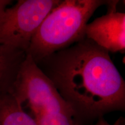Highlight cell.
Here are the masks:
<instances>
[{"label": "cell", "instance_id": "6da1fadb", "mask_svg": "<svg viewBox=\"0 0 125 125\" xmlns=\"http://www.w3.org/2000/svg\"><path fill=\"white\" fill-rule=\"evenodd\" d=\"M80 120L125 108V81L109 52L85 38L36 62Z\"/></svg>", "mask_w": 125, "mask_h": 125}, {"label": "cell", "instance_id": "7a4b0ae2", "mask_svg": "<svg viewBox=\"0 0 125 125\" xmlns=\"http://www.w3.org/2000/svg\"><path fill=\"white\" fill-rule=\"evenodd\" d=\"M104 0H61L35 32L26 54L37 62L85 38V27Z\"/></svg>", "mask_w": 125, "mask_h": 125}, {"label": "cell", "instance_id": "3957f363", "mask_svg": "<svg viewBox=\"0 0 125 125\" xmlns=\"http://www.w3.org/2000/svg\"><path fill=\"white\" fill-rule=\"evenodd\" d=\"M12 93L32 117L52 110L73 111L29 54L23 61Z\"/></svg>", "mask_w": 125, "mask_h": 125}, {"label": "cell", "instance_id": "277c9868", "mask_svg": "<svg viewBox=\"0 0 125 125\" xmlns=\"http://www.w3.org/2000/svg\"><path fill=\"white\" fill-rule=\"evenodd\" d=\"M61 0H19L0 16V44L27 52L45 17Z\"/></svg>", "mask_w": 125, "mask_h": 125}, {"label": "cell", "instance_id": "5b68a950", "mask_svg": "<svg viewBox=\"0 0 125 125\" xmlns=\"http://www.w3.org/2000/svg\"><path fill=\"white\" fill-rule=\"evenodd\" d=\"M118 1H109L108 12L85 27V38L108 52L125 53V13L117 12Z\"/></svg>", "mask_w": 125, "mask_h": 125}, {"label": "cell", "instance_id": "8992f818", "mask_svg": "<svg viewBox=\"0 0 125 125\" xmlns=\"http://www.w3.org/2000/svg\"><path fill=\"white\" fill-rule=\"evenodd\" d=\"M26 53L0 44V94L12 93L14 83Z\"/></svg>", "mask_w": 125, "mask_h": 125}, {"label": "cell", "instance_id": "52a82bcc", "mask_svg": "<svg viewBox=\"0 0 125 125\" xmlns=\"http://www.w3.org/2000/svg\"><path fill=\"white\" fill-rule=\"evenodd\" d=\"M0 125H37L12 93L0 94Z\"/></svg>", "mask_w": 125, "mask_h": 125}, {"label": "cell", "instance_id": "ba28073f", "mask_svg": "<svg viewBox=\"0 0 125 125\" xmlns=\"http://www.w3.org/2000/svg\"><path fill=\"white\" fill-rule=\"evenodd\" d=\"M94 125H125V119L122 117H121L118 119H117L115 123L111 124L108 122L107 121H105L103 116L100 117L99 118H98L97 122Z\"/></svg>", "mask_w": 125, "mask_h": 125}, {"label": "cell", "instance_id": "9c48e42d", "mask_svg": "<svg viewBox=\"0 0 125 125\" xmlns=\"http://www.w3.org/2000/svg\"><path fill=\"white\" fill-rule=\"evenodd\" d=\"M10 0H0V16L2 15L7 6L11 3Z\"/></svg>", "mask_w": 125, "mask_h": 125}]
</instances>
